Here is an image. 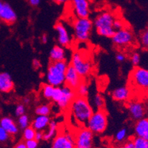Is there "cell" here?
<instances>
[{
  "mask_svg": "<svg viewBox=\"0 0 148 148\" xmlns=\"http://www.w3.org/2000/svg\"><path fill=\"white\" fill-rule=\"evenodd\" d=\"M70 113L73 121L78 125L86 126L93 113V108L86 97L76 96L71 102Z\"/></svg>",
  "mask_w": 148,
  "mask_h": 148,
  "instance_id": "1",
  "label": "cell"
},
{
  "mask_svg": "<svg viewBox=\"0 0 148 148\" xmlns=\"http://www.w3.org/2000/svg\"><path fill=\"white\" fill-rule=\"evenodd\" d=\"M130 88L138 93L148 94V69L135 67L129 76Z\"/></svg>",
  "mask_w": 148,
  "mask_h": 148,
  "instance_id": "2",
  "label": "cell"
},
{
  "mask_svg": "<svg viewBox=\"0 0 148 148\" xmlns=\"http://www.w3.org/2000/svg\"><path fill=\"white\" fill-rule=\"evenodd\" d=\"M114 14L110 11H103L96 16L93 22L96 32L101 36L111 38L116 30L113 27V22L116 19Z\"/></svg>",
  "mask_w": 148,
  "mask_h": 148,
  "instance_id": "3",
  "label": "cell"
},
{
  "mask_svg": "<svg viewBox=\"0 0 148 148\" xmlns=\"http://www.w3.org/2000/svg\"><path fill=\"white\" fill-rule=\"evenodd\" d=\"M68 64L65 60L51 62L47 68L46 79L48 84L53 87H61L65 82V73Z\"/></svg>",
  "mask_w": 148,
  "mask_h": 148,
  "instance_id": "4",
  "label": "cell"
},
{
  "mask_svg": "<svg viewBox=\"0 0 148 148\" xmlns=\"http://www.w3.org/2000/svg\"><path fill=\"white\" fill-rule=\"evenodd\" d=\"M82 78L90 75L92 70V62L82 51H75L71 57V64Z\"/></svg>",
  "mask_w": 148,
  "mask_h": 148,
  "instance_id": "5",
  "label": "cell"
},
{
  "mask_svg": "<svg viewBox=\"0 0 148 148\" xmlns=\"http://www.w3.org/2000/svg\"><path fill=\"white\" fill-rule=\"evenodd\" d=\"M93 23L89 18H78L73 25L74 37L79 42H85L89 39Z\"/></svg>",
  "mask_w": 148,
  "mask_h": 148,
  "instance_id": "6",
  "label": "cell"
},
{
  "mask_svg": "<svg viewBox=\"0 0 148 148\" xmlns=\"http://www.w3.org/2000/svg\"><path fill=\"white\" fill-rule=\"evenodd\" d=\"M108 126V114L104 110L93 111L92 116L87 122L86 127L93 133H101L106 130Z\"/></svg>",
  "mask_w": 148,
  "mask_h": 148,
  "instance_id": "7",
  "label": "cell"
},
{
  "mask_svg": "<svg viewBox=\"0 0 148 148\" xmlns=\"http://www.w3.org/2000/svg\"><path fill=\"white\" fill-rule=\"evenodd\" d=\"M113 43L117 47H126L133 44L134 35L131 30L125 27L122 29L116 30L112 37Z\"/></svg>",
  "mask_w": 148,
  "mask_h": 148,
  "instance_id": "8",
  "label": "cell"
},
{
  "mask_svg": "<svg viewBox=\"0 0 148 148\" xmlns=\"http://www.w3.org/2000/svg\"><path fill=\"white\" fill-rule=\"evenodd\" d=\"M76 148H93V133L88 127H83L75 136Z\"/></svg>",
  "mask_w": 148,
  "mask_h": 148,
  "instance_id": "9",
  "label": "cell"
},
{
  "mask_svg": "<svg viewBox=\"0 0 148 148\" xmlns=\"http://www.w3.org/2000/svg\"><path fill=\"white\" fill-rule=\"evenodd\" d=\"M51 148H76L75 136L69 132L58 133L53 140Z\"/></svg>",
  "mask_w": 148,
  "mask_h": 148,
  "instance_id": "10",
  "label": "cell"
},
{
  "mask_svg": "<svg viewBox=\"0 0 148 148\" xmlns=\"http://www.w3.org/2000/svg\"><path fill=\"white\" fill-rule=\"evenodd\" d=\"M127 108L130 117L135 121H138L145 117L146 109L143 103L138 100L130 101Z\"/></svg>",
  "mask_w": 148,
  "mask_h": 148,
  "instance_id": "11",
  "label": "cell"
},
{
  "mask_svg": "<svg viewBox=\"0 0 148 148\" xmlns=\"http://www.w3.org/2000/svg\"><path fill=\"white\" fill-rule=\"evenodd\" d=\"M62 88V96L56 104L61 110H65L69 108L73 100L76 96V93L75 90L70 88L69 86L64 85Z\"/></svg>",
  "mask_w": 148,
  "mask_h": 148,
  "instance_id": "12",
  "label": "cell"
},
{
  "mask_svg": "<svg viewBox=\"0 0 148 148\" xmlns=\"http://www.w3.org/2000/svg\"><path fill=\"white\" fill-rule=\"evenodd\" d=\"M71 5L78 18H88L89 16V0H71Z\"/></svg>",
  "mask_w": 148,
  "mask_h": 148,
  "instance_id": "13",
  "label": "cell"
},
{
  "mask_svg": "<svg viewBox=\"0 0 148 148\" xmlns=\"http://www.w3.org/2000/svg\"><path fill=\"white\" fill-rule=\"evenodd\" d=\"M55 30L57 33V41L61 46L64 47L71 45L72 39L69 31L62 22H58L56 25Z\"/></svg>",
  "mask_w": 148,
  "mask_h": 148,
  "instance_id": "14",
  "label": "cell"
},
{
  "mask_svg": "<svg viewBox=\"0 0 148 148\" xmlns=\"http://www.w3.org/2000/svg\"><path fill=\"white\" fill-rule=\"evenodd\" d=\"M82 82V78L78 73L77 71L74 69L72 65H68L65 73V85L69 86L70 88L76 90Z\"/></svg>",
  "mask_w": 148,
  "mask_h": 148,
  "instance_id": "15",
  "label": "cell"
},
{
  "mask_svg": "<svg viewBox=\"0 0 148 148\" xmlns=\"http://www.w3.org/2000/svg\"><path fill=\"white\" fill-rule=\"evenodd\" d=\"M17 16L14 10L9 4L5 3L2 11L0 13V20L6 24H13L16 21Z\"/></svg>",
  "mask_w": 148,
  "mask_h": 148,
  "instance_id": "16",
  "label": "cell"
},
{
  "mask_svg": "<svg viewBox=\"0 0 148 148\" xmlns=\"http://www.w3.org/2000/svg\"><path fill=\"white\" fill-rule=\"evenodd\" d=\"M131 89L129 87L122 86L118 88H116L112 92L111 96L113 99L116 101H127L130 99L131 96Z\"/></svg>",
  "mask_w": 148,
  "mask_h": 148,
  "instance_id": "17",
  "label": "cell"
},
{
  "mask_svg": "<svg viewBox=\"0 0 148 148\" xmlns=\"http://www.w3.org/2000/svg\"><path fill=\"white\" fill-rule=\"evenodd\" d=\"M136 136L145 138L148 141V118H142L136 121L134 127Z\"/></svg>",
  "mask_w": 148,
  "mask_h": 148,
  "instance_id": "18",
  "label": "cell"
},
{
  "mask_svg": "<svg viewBox=\"0 0 148 148\" xmlns=\"http://www.w3.org/2000/svg\"><path fill=\"white\" fill-rule=\"evenodd\" d=\"M0 127L5 129L10 136H14L18 132V126L10 117H3L0 120Z\"/></svg>",
  "mask_w": 148,
  "mask_h": 148,
  "instance_id": "19",
  "label": "cell"
},
{
  "mask_svg": "<svg viewBox=\"0 0 148 148\" xmlns=\"http://www.w3.org/2000/svg\"><path fill=\"white\" fill-rule=\"evenodd\" d=\"M14 82L8 73L3 72L0 73V91L9 92L14 89Z\"/></svg>",
  "mask_w": 148,
  "mask_h": 148,
  "instance_id": "20",
  "label": "cell"
},
{
  "mask_svg": "<svg viewBox=\"0 0 148 148\" xmlns=\"http://www.w3.org/2000/svg\"><path fill=\"white\" fill-rule=\"evenodd\" d=\"M50 122L51 119L48 116H37L31 123V127H33L36 131H43L48 127Z\"/></svg>",
  "mask_w": 148,
  "mask_h": 148,
  "instance_id": "21",
  "label": "cell"
},
{
  "mask_svg": "<svg viewBox=\"0 0 148 148\" xmlns=\"http://www.w3.org/2000/svg\"><path fill=\"white\" fill-rule=\"evenodd\" d=\"M50 59L51 62L64 61L66 59V52L64 47L61 45H56L51 49L50 52Z\"/></svg>",
  "mask_w": 148,
  "mask_h": 148,
  "instance_id": "22",
  "label": "cell"
},
{
  "mask_svg": "<svg viewBox=\"0 0 148 148\" xmlns=\"http://www.w3.org/2000/svg\"><path fill=\"white\" fill-rule=\"evenodd\" d=\"M57 122L55 121H51L48 125V130L44 133V140L49 141L54 138L57 134Z\"/></svg>",
  "mask_w": 148,
  "mask_h": 148,
  "instance_id": "23",
  "label": "cell"
},
{
  "mask_svg": "<svg viewBox=\"0 0 148 148\" xmlns=\"http://www.w3.org/2000/svg\"><path fill=\"white\" fill-rule=\"evenodd\" d=\"M92 108L97 110H104L105 106V101L101 94L97 93L92 98Z\"/></svg>",
  "mask_w": 148,
  "mask_h": 148,
  "instance_id": "24",
  "label": "cell"
},
{
  "mask_svg": "<svg viewBox=\"0 0 148 148\" xmlns=\"http://www.w3.org/2000/svg\"><path fill=\"white\" fill-rule=\"evenodd\" d=\"M76 96H82V97H87L89 92V87L88 84L85 82L82 81L80 84L77 87L76 90Z\"/></svg>",
  "mask_w": 148,
  "mask_h": 148,
  "instance_id": "25",
  "label": "cell"
},
{
  "mask_svg": "<svg viewBox=\"0 0 148 148\" xmlns=\"http://www.w3.org/2000/svg\"><path fill=\"white\" fill-rule=\"evenodd\" d=\"M54 88L55 87H53V85L50 84H45L42 86V96L45 99L48 100H51V98H52Z\"/></svg>",
  "mask_w": 148,
  "mask_h": 148,
  "instance_id": "26",
  "label": "cell"
},
{
  "mask_svg": "<svg viewBox=\"0 0 148 148\" xmlns=\"http://www.w3.org/2000/svg\"><path fill=\"white\" fill-rule=\"evenodd\" d=\"M51 108L48 104H41L35 110V113L37 116H49L51 113Z\"/></svg>",
  "mask_w": 148,
  "mask_h": 148,
  "instance_id": "27",
  "label": "cell"
},
{
  "mask_svg": "<svg viewBox=\"0 0 148 148\" xmlns=\"http://www.w3.org/2000/svg\"><path fill=\"white\" fill-rule=\"evenodd\" d=\"M36 133V130L34 129L33 127L29 126L27 128L24 129L23 131V138L24 139L27 141V140H30V139H34L35 138Z\"/></svg>",
  "mask_w": 148,
  "mask_h": 148,
  "instance_id": "28",
  "label": "cell"
},
{
  "mask_svg": "<svg viewBox=\"0 0 148 148\" xmlns=\"http://www.w3.org/2000/svg\"><path fill=\"white\" fill-rule=\"evenodd\" d=\"M133 141L134 148H148V141L145 138L136 136Z\"/></svg>",
  "mask_w": 148,
  "mask_h": 148,
  "instance_id": "29",
  "label": "cell"
},
{
  "mask_svg": "<svg viewBox=\"0 0 148 148\" xmlns=\"http://www.w3.org/2000/svg\"><path fill=\"white\" fill-rule=\"evenodd\" d=\"M30 125V119H29V117L27 115L24 114L22 116H18V127L21 128V129L24 130L27 128V127H29Z\"/></svg>",
  "mask_w": 148,
  "mask_h": 148,
  "instance_id": "30",
  "label": "cell"
},
{
  "mask_svg": "<svg viewBox=\"0 0 148 148\" xmlns=\"http://www.w3.org/2000/svg\"><path fill=\"white\" fill-rule=\"evenodd\" d=\"M139 42L141 47L148 50V29L141 34L139 37Z\"/></svg>",
  "mask_w": 148,
  "mask_h": 148,
  "instance_id": "31",
  "label": "cell"
},
{
  "mask_svg": "<svg viewBox=\"0 0 148 148\" xmlns=\"http://www.w3.org/2000/svg\"><path fill=\"white\" fill-rule=\"evenodd\" d=\"M127 135V130L126 128H121L116 133L115 136V140L117 142H122L126 138Z\"/></svg>",
  "mask_w": 148,
  "mask_h": 148,
  "instance_id": "32",
  "label": "cell"
},
{
  "mask_svg": "<svg viewBox=\"0 0 148 148\" xmlns=\"http://www.w3.org/2000/svg\"><path fill=\"white\" fill-rule=\"evenodd\" d=\"M62 96V88H61V87H56L54 88V91L53 93L52 98H51V100L53 102L57 103L61 99Z\"/></svg>",
  "mask_w": 148,
  "mask_h": 148,
  "instance_id": "33",
  "label": "cell"
},
{
  "mask_svg": "<svg viewBox=\"0 0 148 148\" xmlns=\"http://www.w3.org/2000/svg\"><path fill=\"white\" fill-rule=\"evenodd\" d=\"M130 62H131L132 64L135 67L138 66V64L141 62V56L138 53L135 52L130 56Z\"/></svg>",
  "mask_w": 148,
  "mask_h": 148,
  "instance_id": "34",
  "label": "cell"
},
{
  "mask_svg": "<svg viewBox=\"0 0 148 148\" xmlns=\"http://www.w3.org/2000/svg\"><path fill=\"white\" fill-rule=\"evenodd\" d=\"M9 138H10V134L2 127H0V143L8 141Z\"/></svg>",
  "mask_w": 148,
  "mask_h": 148,
  "instance_id": "35",
  "label": "cell"
},
{
  "mask_svg": "<svg viewBox=\"0 0 148 148\" xmlns=\"http://www.w3.org/2000/svg\"><path fill=\"white\" fill-rule=\"evenodd\" d=\"M25 107L24 104H18L16 107V109H15V114L16 116H22V115L25 114Z\"/></svg>",
  "mask_w": 148,
  "mask_h": 148,
  "instance_id": "36",
  "label": "cell"
},
{
  "mask_svg": "<svg viewBox=\"0 0 148 148\" xmlns=\"http://www.w3.org/2000/svg\"><path fill=\"white\" fill-rule=\"evenodd\" d=\"M38 144H39V141H36L35 138L25 141L27 148H38Z\"/></svg>",
  "mask_w": 148,
  "mask_h": 148,
  "instance_id": "37",
  "label": "cell"
},
{
  "mask_svg": "<svg viewBox=\"0 0 148 148\" xmlns=\"http://www.w3.org/2000/svg\"><path fill=\"white\" fill-rule=\"evenodd\" d=\"M113 27H114L115 30H119L122 29L123 27H125V24L120 19H118V18H116L113 22Z\"/></svg>",
  "mask_w": 148,
  "mask_h": 148,
  "instance_id": "38",
  "label": "cell"
},
{
  "mask_svg": "<svg viewBox=\"0 0 148 148\" xmlns=\"http://www.w3.org/2000/svg\"><path fill=\"white\" fill-rule=\"evenodd\" d=\"M116 59L119 62H125V59H126V56L124 53H118L116 55Z\"/></svg>",
  "mask_w": 148,
  "mask_h": 148,
  "instance_id": "39",
  "label": "cell"
},
{
  "mask_svg": "<svg viewBox=\"0 0 148 148\" xmlns=\"http://www.w3.org/2000/svg\"><path fill=\"white\" fill-rule=\"evenodd\" d=\"M119 148H134V145H133V139L128 140L127 142H125L124 145Z\"/></svg>",
  "mask_w": 148,
  "mask_h": 148,
  "instance_id": "40",
  "label": "cell"
},
{
  "mask_svg": "<svg viewBox=\"0 0 148 148\" xmlns=\"http://www.w3.org/2000/svg\"><path fill=\"white\" fill-rule=\"evenodd\" d=\"M35 139L38 141L44 140V133L42 131H36L35 136Z\"/></svg>",
  "mask_w": 148,
  "mask_h": 148,
  "instance_id": "41",
  "label": "cell"
},
{
  "mask_svg": "<svg viewBox=\"0 0 148 148\" xmlns=\"http://www.w3.org/2000/svg\"><path fill=\"white\" fill-rule=\"evenodd\" d=\"M27 2L32 7H37L40 4L41 0H27Z\"/></svg>",
  "mask_w": 148,
  "mask_h": 148,
  "instance_id": "42",
  "label": "cell"
},
{
  "mask_svg": "<svg viewBox=\"0 0 148 148\" xmlns=\"http://www.w3.org/2000/svg\"><path fill=\"white\" fill-rule=\"evenodd\" d=\"M14 148H27V146L25 145V142H18Z\"/></svg>",
  "mask_w": 148,
  "mask_h": 148,
  "instance_id": "43",
  "label": "cell"
},
{
  "mask_svg": "<svg viewBox=\"0 0 148 148\" xmlns=\"http://www.w3.org/2000/svg\"><path fill=\"white\" fill-rule=\"evenodd\" d=\"M33 66H34L35 68H38V67H40V62H39V61L36 60V59H34L33 61Z\"/></svg>",
  "mask_w": 148,
  "mask_h": 148,
  "instance_id": "44",
  "label": "cell"
},
{
  "mask_svg": "<svg viewBox=\"0 0 148 148\" xmlns=\"http://www.w3.org/2000/svg\"><path fill=\"white\" fill-rule=\"evenodd\" d=\"M42 43H44V44H46V43L47 42V35H46V34L42 35Z\"/></svg>",
  "mask_w": 148,
  "mask_h": 148,
  "instance_id": "45",
  "label": "cell"
},
{
  "mask_svg": "<svg viewBox=\"0 0 148 148\" xmlns=\"http://www.w3.org/2000/svg\"><path fill=\"white\" fill-rule=\"evenodd\" d=\"M53 1H54L56 3H57V4H62V3H65V2H67L68 0H53Z\"/></svg>",
  "mask_w": 148,
  "mask_h": 148,
  "instance_id": "46",
  "label": "cell"
},
{
  "mask_svg": "<svg viewBox=\"0 0 148 148\" xmlns=\"http://www.w3.org/2000/svg\"><path fill=\"white\" fill-rule=\"evenodd\" d=\"M4 2H2V0H0V13H1V11H2V8H3V7H4Z\"/></svg>",
  "mask_w": 148,
  "mask_h": 148,
  "instance_id": "47",
  "label": "cell"
},
{
  "mask_svg": "<svg viewBox=\"0 0 148 148\" xmlns=\"http://www.w3.org/2000/svg\"><path fill=\"white\" fill-rule=\"evenodd\" d=\"M29 102H30V99H29L28 97L24 99V103H25V104H28Z\"/></svg>",
  "mask_w": 148,
  "mask_h": 148,
  "instance_id": "48",
  "label": "cell"
},
{
  "mask_svg": "<svg viewBox=\"0 0 148 148\" xmlns=\"http://www.w3.org/2000/svg\"><path fill=\"white\" fill-rule=\"evenodd\" d=\"M0 27H1V23H0Z\"/></svg>",
  "mask_w": 148,
  "mask_h": 148,
  "instance_id": "49",
  "label": "cell"
}]
</instances>
